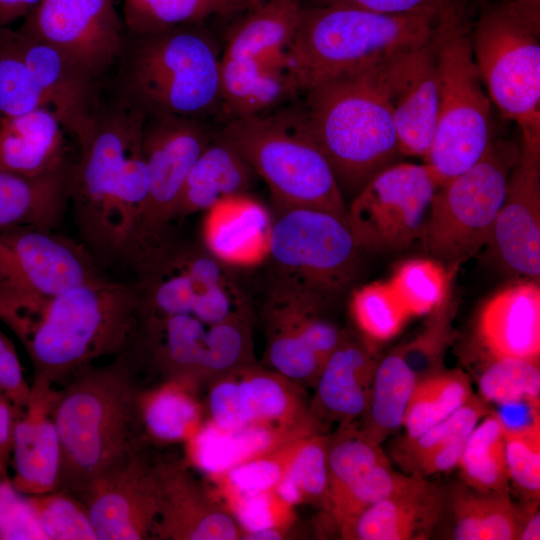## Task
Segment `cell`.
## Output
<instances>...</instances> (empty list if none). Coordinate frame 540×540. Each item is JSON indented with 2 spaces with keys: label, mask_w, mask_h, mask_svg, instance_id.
Instances as JSON below:
<instances>
[{
  "label": "cell",
  "mask_w": 540,
  "mask_h": 540,
  "mask_svg": "<svg viewBox=\"0 0 540 540\" xmlns=\"http://www.w3.org/2000/svg\"><path fill=\"white\" fill-rule=\"evenodd\" d=\"M362 252L348 223L332 213L299 207L276 210L269 279L326 303L356 280Z\"/></svg>",
  "instance_id": "cell-13"
},
{
  "label": "cell",
  "mask_w": 540,
  "mask_h": 540,
  "mask_svg": "<svg viewBox=\"0 0 540 540\" xmlns=\"http://www.w3.org/2000/svg\"><path fill=\"white\" fill-rule=\"evenodd\" d=\"M212 13V0H123L124 25L133 36L196 24Z\"/></svg>",
  "instance_id": "cell-44"
},
{
  "label": "cell",
  "mask_w": 540,
  "mask_h": 540,
  "mask_svg": "<svg viewBox=\"0 0 540 540\" xmlns=\"http://www.w3.org/2000/svg\"><path fill=\"white\" fill-rule=\"evenodd\" d=\"M246 539L252 540H275L281 539V533L278 528H267L258 530L255 532H250L246 535Z\"/></svg>",
  "instance_id": "cell-63"
},
{
  "label": "cell",
  "mask_w": 540,
  "mask_h": 540,
  "mask_svg": "<svg viewBox=\"0 0 540 540\" xmlns=\"http://www.w3.org/2000/svg\"><path fill=\"white\" fill-rule=\"evenodd\" d=\"M479 397L499 406L519 402L540 403L538 362L512 357H492L478 377Z\"/></svg>",
  "instance_id": "cell-39"
},
{
  "label": "cell",
  "mask_w": 540,
  "mask_h": 540,
  "mask_svg": "<svg viewBox=\"0 0 540 540\" xmlns=\"http://www.w3.org/2000/svg\"><path fill=\"white\" fill-rule=\"evenodd\" d=\"M489 246L510 272L540 277V145L520 140Z\"/></svg>",
  "instance_id": "cell-20"
},
{
  "label": "cell",
  "mask_w": 540,
  "mask_h": 540,
  "mask_svg": "<svg viewBox=\"0 0 540 540\" xmlns=\"http://www.w3.org/2000/svg\"><path fill=\"white\" fill-rule=\"evenodd\" d=\"M538 500H531L522 507V518L517 539L539 540L540 539V513Z\"/></svg>",
  "instance_id": "cell-59"
},
{
  "label": "cell",
  "mask_w": 540,
  "mask_h": 540,
  "mask_svg": "<svg viewBox=\"0 0 540 540\" xmlns=\"http://www.w3.org/2000/svg\"><path fill=\"white\" fill-rule=\"evenodd\" d=\"M137 366L127 350L109 364L79 370L56 390L52 416L61 449L56 490L77 496L137 452L142 424Z\"/></svg>",
  "instance_id": "cell-2"
},
{
  "label": "cell",
  "mask_w": 540,
  "mask_h": 540,
  "mask_svg": "<svg viewBox=\"0 0 540 540\" xmlns=\"http://www.w3.org/2000/svg\"><path fill=\"white\" fill-rule=\"evenodd\" d=\"M315 5L339 4L382 14L436 13L447 0H316ZM479 1V0H478Z\"/></svg>",
  "instance_id": "cell-56"
},
{
  "label": "cell",
  "mask_w": 540,
  "mask_h": 540,
  "mask_svg": "<svg viewBox=\"0 0 540 540\" xmlns=\"http://www.w3.org/2000/svg\"><path fill=\"white\" fill-rule=\"evenodd\" d=\"M20 410L0 391V478L10 480L12 440L15 420Z\"/></svg>",
  "instance_id": "cell-57"
},
{
  "label": "cell",
  "mask_w": 540,
  "mask_h": 540,
  "mask_svg": "<svg viewBox=\"0 0 540 540\" xmlns=\"http://www.w3.org/2000/svg\"><path fill=\"white\" fill-rule=\"evenodd\" d=\"M215 13H230L258 6L266 0H212Z\"/></svg>",
  "instance_id": "cell-62"
},
{
  "label": "cell",
  "mask_w": 540,
  "mask_h": 540,
  "mask_svg": "<svg viewBox=\"0 0 540 540\" xmlns=\"http://www.w3.org/2000/svg\"><path fill=\"white\" fill-rule=\"evenodd\" d=\"M192 25L127 39L117 99L144 116L196 119L219 103L221 57L210 36Z\"/></svg>",
  "instance_id": "cell-6"
},
{
  "label": "cell",
  "mask_w": 540,
  "mask_h": 540,
  "mask_svg": "<svg viewBox=\"0 0 540 540\" xmlns=\"http://www.w3.org/2000/svg\"><path fill=\"white\" fill-rule=\"evenodd\" d=\"M479 2L471 46L483 86L491 103L518 125L521 140L540 145V27L510 0Z\"/></svg>",
  "instance_id": "cell-11"
},
{
  "label": "cell",
  "mask_w": 540,
  "mask_h": 540,
  "mask_svg": "<svg viewBox=\"0 0 540 540\" xmlns=\"http://www.w3.org/2000/svg\"><path fill=\"white\" fill-rule=\"evenodd\" d=\"M13 42L43 91L50 109L66 132L83 147L94 127L99 107L96 80L54 46L20 30H10Z\"/></svg>",
  "instance_id": "cell-21"
},
{
  "label": "cell",
  "mask_w": 540,
  "mask_h": 540,
  "mask_svg": "<svg viewBox=\"0 0 540 540\" xmlns=\"http://www.w3.org/2000/svg\"><path fill=\"white\" fill-rule=\"evenodd\" d=\"M411 475L400 489L365 509L342 532L359 540H425L439 524L447 497L424 477Z\"/></svg>",
  "instance_id": "cell-23"
},
{
  "label": "cell",
  "mask_w": 540,
  "mask_h": 540,
  "mask_svg": "<svg viewBox=\"0 0 540 540\" xmlns=\"http://www.w3.org/2000/svg\"><path fill=\"white\" fill-rule=\"evenodd\" d=\"M491 409L473 395L448 418L414 438H402L394 449V458L409 474L426 477L452 470L458 465L466 441Z\"/></svg>",
  "instance_id": "cell-29"
},
{
  "label": "cell",
  "mask_w": 540,
  "mask_h": 540,
  "mask_svg": "<svg viewBox=\"0 0 540 540\" xmlns=\"http://www.w3.org/2000/svg\"><path fill=\"white\" fill-rule=\"evenodd\" d=\"M352 317L371 341L396 336L409 317L389 282H372L355 289L350 299Z\"/></svg>",
  "instance_id": "cell-41"
},
{
  "label": "cell",
  "mask_w": 540,
  "mask_h": 540,
  "mask_svg": "<svg viewBox=\"0 0 540 540\" xmlns=\"http://www.w3.org/2000/svg\"><path fill=\"white\" fill-rule=\"evenodd\" d=\"M238 388L249 425H270L290 419L293 400L278 378L253 374L238 381Z\"/></svg>",
  "instance_id": "cell-50"
},
{
  "label": "cell",
  "mask_w": 540,
  "mask_h": 540,
  "mask_svg": "<svg viewBox=\"0 0 540 540\" xmlns=\"http://www.w3.org/2000/svg\"><path fill=\"white\" fill-rule=\"evenodd\" d=\"M210 142L196 118L145 116L142 151L149 192L141 225V249L135 266L149 253L171 241L174 213L186 178ZM134 266V267H135Z\"/></svg>",
  "instance_id": "cell-15"
},
{
  "label": "cell",
  "mask_w": 540,
  "mask_h": 540,
  "mask_svg": "<svg viewBox=\"0 0 540 540\" xmlns=\"http://www.w3.org/2000/svg\"><path fill=\"white\" fill-rule=\"evenodd\" d=\"M379 360L371 340L343 334L319 374L318 398L323 408L343 421L364 415Z\"/></svg>",
  "instance_id": "cell-27"
},
{
  "label": "cell",
  "mask_w": 540,
  "mask_h": 540,
  "mask_svg": "<svg viewBox=\"0 0 540 540\" xmlns=\"http://www.w3.org/2000/svg\"><path fill=\"white\" fill-rule=\"evenodd\" d=\"M76 497L88 511L97 540H141L154 532L159 513L157 477L138 451Z\"/></svg>",
  "instance_id": "cell-19"
},
{
  "label": "cell",
  "mask_w": 540,
  "mask_h": 540,
  "mask_svg": "<svg viewBox=\"0 0 540 540\" xmlns=\"http://www.w3.org/2000/svg\"><path fill=\"white\" fill-rule=\"evenodd\" d=\"M410 316L429 314L450 292V271L432 258L400 264L388 281Z\"/></svg>",
  "instance_id": "cell-40"
},
{
  "label": "cell",
  "mask_w": 540,
  "mask_h": 540,
  "mask_svg": "<svg viewBox=\"0 0 540 540\" xmlns=\"http://www.w3.org/2000/svg\"><path fill=\"white\" fill-rule=\"evenodd\" d=\"M41 0H0V27L27 16Z\"/></svg>",
  "instance_id": "cell-60"
},
{
  "label": "cell",
  "mask_w": 540,
  "mask_h": 540,
  "mask_svg": "<svg viewBox=\"0 0 540 540\" xmlns=\"http://www.w3.org/2000/svg\"><path fill=\"white\" fill-rule=\"evenodd\" d=\"M27 498L46 540H97L88 511L75 495L54 490Z\"/></svg>",
  "instance_id": "cell-45"
},
{
  "label": "cell",
  "mask_w": 540,
  "mask_h": 540,
  "mask_svg": "<svg viewBox=\"0 0 540 540\" xmlns=\"http://www.w3.org/2000/svg\"><path fill=\"white\" fill-rule=\"evenodd\" d=\"M287 71L263 67L252 59L220 60V103L232 119L261 114L293 91Z\"/></svg>",
  "instance_id": "cell-32"
},
{
  "label": "cell",
  "mask_w": 540,
  "mask_h": 540,
  "mask_svg": "<svg viewBox=\"0 0 540 540\" xmlns=\"http://www.w3.org/2000/svg\"><path fill=\"white\" fill-rule=\"evenodd\" d=\"M290 432L263 424L235 430L210 424L192 436L190 453L204 471L222 474L239 463L285 445L286 440L292 439Z\"/></svg>",
  "instance_id": "cell-33"
},
{
  "label": "cell",
  "mask_w": 540,
  "mask_h": 540,
  "mask_svg": "<svg viewBox=\"0 0 540 540\" xmlns=\"http://www.w3.org/2000/svg\"><path fill=\"white\" fill-rule=\"evenodd\" d=\"M296 441L286 443L276 452L271 451L239 463L222 473L230 493L240 496L273 491L283 477Z\"/></svg>",
  "instance_id": "cell-51"
},
{
  "label": "cell",
  "mask_w": 540,
  "mask_h": 540,
  "mask_svg": "<svg viewBox=\"0 0 540 540\" xmlns=\"http://www.w3.org/2000/svg\"><path fill=\"white\" fill-rule=\"evenodd\" d=\"M173 382L151 393L141 392L139 398L141 423L151 436L167 442L189 438L199 418L191 395L176 380Z\"/></svg>",
  "instance_id": "cell-38"
},
{
  "label": "cell",
  "mask_w": 540,
  "mask_h": 540,
  "mask_svg": "<svg viewBox=\"0 0 540 540\" xmlns=\"http://www.w3.org/2000/svg\"><path fill=\"white\" fill-rule=\"evenodd\" d=\"M231 268L204 247L173 238L134 268L139 317L186 314L206 323L246 320L247 294Z\"/></svg>",
  "instance_id": "cell-12"
},
{
  "label": "cell",
  "mask_w": 540,
  "mask_h": 540,
  "mask_svg": "<svg viewBox=\"0 0 540 540\" xmlns=\"http://www.w3.org/2000/svg\"><path fill=\"white\" fill-rule=\"evenodd\" d=\"M248 346L246 322L206 323L186 314L139 317L130 351L150 355L179 376L196 370L222 371L236 365Z\"/></svg>",
  "instance_id": "cell-17"
},
{
  "label": "cell",
  "mask_w": 540,
  "mask_h": 540,
  "mask_svg": "<svg viewBox=\"0 0 540 540\" xmlns=\"http://www.w3.org/2000/svg\"><path fill=\"white\" fill-rule=\"evenodd\" d=\"M473 395L470 379L461 370H442L419 379L406 409L404 437L421 435L448 418Z\"/></svg>",
  "instance_id": "cell-37"
},
{
  "label": "cell",
  "mask_w": 540,
  "mask_h": 540,
  "mask_svg": "<svg viewBox=\"0 0 540 540\" xmlns=\"http://www.w3.org/2000/svg\"><path fill=\"white\" fill-rule=\"evenodd\" d=\"M410 478V474L394 470L389 460L384 461L371 468L328 503V507L343 531L365 509L400 489Z\"/></svg>",
  "instance_id": "cell-47"
},
{
  "label": "cell",
  "mask_w": 540,
  "mask_h": 540,
  "mask_svg": "<svg viewBox=\"0 0 540 540\" xmlns=\"http://www.w3.org/2000/svg\"><path fill=\"white\" fill-rule=\"evenodd\" d=\"M139 310L135 283L107 277L55 296L19 339L31 361L33 377L65 383L97 359L129 350Z\"/></svg>",
  "instance_id": "cell-3"
},
{
  "label": "cell",
  "mask_w": 540,
  "mask_h": 540,
  "mask_svg": "<svg viewBox=\"0 0 540 540\" xmlns=\"http://www.w3.org/2000/svg\"><path fill=\"white\" fill-rule=\"evenodd\" d=\"M210 411L213 424L224 430L249 426L238 388V381L226 380L217 384L210 393Z\"/></svg>",
  "instance_id": "cell-54"
},
{
  "label": "cell",
  "mask_w": 540,
  "mask_h": 540,
  "mask_svg": "<svg viewBox=\"0 0 540 540\" xmlns=\"http://www.w3.org/2000/svg\"><path fill=\"white\" fill-rule=\"evenodd\" d=\"M510 2L528 21L540 27V0H510Z\"/></svg>",
  "instance_id": "cell-61"
},
{
  "label": "cell",
  "mask_w": 540,
  "mask_h": 540,
  "mask_svg": "<svg viewBox=\"0 0 540 540\" xmlns=\"http://www.w3.org/2000/svg\"><path fill=\"white\" fill-rule=\"evenodd\" d=\"M145 116L116 99L98 107L79 159L70 164L69 203L80 242L99 263L134 267L149 192L142 151Z\"/></svg>",
  "instance_id": "cell-1"
},
{
  "label": "cell",
  "mask_w": 540,
  "mask_h": 540,
  "mask_svg": "<svg viewBox=\"0 0 540 540\" xmlns=\"http://www.w3.org/2000/svg\"><path fill=\"white\" fill-rule=\"evenodd\" d=\"M464 484L478 491L509 492L504 426L491 410L469 435L458 465Z\"/></svg>",
  "instance_id": "cell-36"
},
{
  "label": "cell",
  "mask_w": 540,
  "mask_h": 540,
  "mask_svg": "<svg viewBox=\"0 0 540 540\" xmlns=\"http://www.w3.org/2000/svg\"><path fill=\"white\" fill-rule=\"evenodd\" d=\"M504 439L509 480L527 501L539 500L540 421L518 428L504 427Z\"/></svg>",
  "instance_id": "cell-49"
},
{
  "label": "cell",
  "mask_w": 540,
  "mask_h": 540,
  "mask_svg": "<svg viewBox=\"0 0 540 540\" xmlns=\"http://www.w3.org/2000/svg\"><path fill=\"white\" fill-rule=\"evenodd\" d=\"M452 538L456 540H515L523 508L509 492L478 491L457 484L449 499Z\"/></svg>",
  "instance_id": "cell-31"
},
{
  "label": "cell",
  "mask_w": 540,
  "mask_h": 540,
  "mask_svg": "<svg viewBox=\"0 0 540 540\" xmlns=\"http://www.w3.org/2000/svg\"><path fill=\"white\" fill-rule=\"evenodd\" d=\"M102 277L80 241L38 227L0 229V320L18 339L55 296Z\"/></svg>",
  "instance_id": "cell-10"
},
{
  "label": "cell",
  "mask_w": 540,
  "mask_h": 540,
  "mask_svg": "<svg viewBox=\"0 0 540 540\" xmlns=\"http://www.w3.org/2000/svg\"><path fill=\"white\" fill-rule=\"evenodd\" d=\"M378 74L402 155L425 158L433 139L439 104L433 34L423 44L379 62Z\"/></svg>",
  "instance_id": "cell-18"
},
{
  "label": "cell",
  "mask_w": 540,
  "mask_h": 540,
  "mask_svg": "<svg viewBox=\"0 0 540 540\" xmlns=\"http://www.w3.org/2000/svg\"><path fill=\"white\" fill-rule=\"evenodd\" d=\"M271 492L234 496V510L238 521L248 533L278 528L284 519L280 511H284L287 504Z\"/></svg>",
  "instance_id": "cell-53"
},
{
  "label": "cell",
  "mask_w": 540,
  "mask_h": 540,
  "mask_svg": "<svg viewBox=\"0 0 540 540\" xmlns=\"http://www.w3.org/2000/svg\"><path fill=\"white\" fill-rule=\"evenodd\" d=\"M24 18L21 32L62 51L96 81L128 39L112 0H41Z\"/></svg>",
  "instance_id": "cell-16"
},
{
  "label": "cell",
  "mask_w": 540,
  "mask_h": 540,
  "mask_svg": "<svg viewBox=\"0 0 540 540\" xmlns=\"http://www.w3.org/2000/svg\"><path fill=\"white\" fill-rule=\"evenodd\" d=\"M471 31L466 0H447L433 32L439 104L424 158L438 187L473 165L493 137L491 101L474 62Z\"/></svg>",
  "instance_id": "cell-7"
},
{
  "label": "cell",
  "mask_w": 540,
  "mask_h": 540,
  "mask_svg": "<svg viewBox=\"0 0 540 540\" xmlns=\"http://www.w3.org/2000/svg\"><path fill=\"white\" fill-rule=\"evenodd\" d=\"M519 154L520 144L492 137L473 165L437 188L420 240L448 271L489 246Z\"/></svg>",
  "instance_id": "cell-9"
},
{
  "label": "cell",
  "mask_w": 540,
  "mask_h": 540,
  "mask_svg": "<svg viewBox=\"0 0 540 540\" xmlns=\"http://www.w3.org/2000/svg\"><path fill=\"white\" fill-rule=\"evenodd\" d=\"M436 13L382 14L339 4L303 8L287 49L294 90L314 86L419 46L433 34Z\"/></svg>",
  "instance_id": "cell-5"
},
{
  "label": "cell",
  "mask_w": 540,
  "mask_h": 540,
  "mask_svg": "<svg viewBox=\"0 0 540 540\" xmlns=\"http://www.w3.org/2000/svg\"><path fill=\"white\" fill-rule=\"evenodd\" d=\"M417 381L397 347L379 360L364 413L365 423L359 431L364 438L380 445L403 426Z\"/></svg>",
  "instance_id": "cell-35"
},
{
  "label": "cell",
  "mask_w": 540,
  "mask_h": 540,
  "mask_svg": "<svg viewBox=\"0 0 540 540\" xmlns=\"http://www.w3.org/2000/svg\"><path fill=\"white\" fill-rule=\"evenodd\" d=\"M43 377H33L27 401L14 424L10 476L13 487L26 496L56 490L61 449L52 416L56 389Z\"/></svg>",
  "instance_id": "cell-22"
},
{
  "label": "cell",
  "mask_w": 540,
  "mask_h": 540,
  "mask_svg": "<svg viewBox=\"0 0 540 540\" xmlns=\"http://www.w3.org/2000/svg\"><path fill=\"white\" fill-rule=\"evenodd\" d=\"M0 27V118L22 115L49 103L11 37Z\"/></svg>",
  "instance_id": "cell-42"
},
{
  "label": "cell",
  "mask_w": 540,
  "mask_h": 540,
  "mask_svg": "<svg viewBox=\"0 0 540 540\" xmlns=\"http://www.w3.org/2000/svg\"><path fill=\"white\" fill-rule=\"evenodd\" d=\"M254 170L225 139L210 140L191 168L178 200L174 222L205 212L226 196L248 192Z\"/></svg>",
  "instance_id": "cell-30"
},
{
  "label": "cell",
  "mask_w": 540,
  "mask_h": 540,
  "mask_svg": "<svg viewBox=\"0 0 540 540\" xmlns=\"http://www.w3.org/2000/svg\"><path fill=\"white\" fill-rule=\"evenodd\" d=\"M65 129L48 108L0 118V170L24 176L55 171L66 158Z\"/></svg>",
  "instance_id": "cell-26"
},
{
  "label": "cell",
  "mask_w": 540,
  "mask_h": 540,
  "mask_svg": "<svg viewBox=\"0 0 540 540\" xmlns=\"http://www.w3.org/2000/svg\"><path fill=\"white\" fill-rule=\"evenodd\" d=\"M238 531L234 521L220 512L205 513L189 534L191 540H231Z\"/></svg>",
  "instance_id": "cell-58"
},
{
  "label": "cell",
  "mask_w": 540,
  "mask_h": 540,
  "mask_svg": "<svg viewBox=\"0 0 540 540\" xmlns=\"http://www.w3.org/2000/svg\"><path fill=\"white\" fill-rule=\"evenodd\" d=\"M70 164L38 176L0 170V229L54 230L69 203Z\"/></svg>",
  "instance_id": "cell-28"
},
{
  "label": "cell",
  "mask_w": 540,
  "mask_h": 540,
  "mask_svg": "<svg viewBox=\"0 0 540 540\" xmlns=\"http://www.w3.org/2000/svg\"><path fill=\"white\" fill-rule=\"evenodd\" d=\"M387 460L380 445L372 444L360 432L340 437L328 448L327 503L336 499L371 468Z\"/></svg>",
  "instance_id": "cell-46"
},
{
  "label": "cell",
  "mask_w": 540,
  "mask_h": 540,
  "mask_svg": "<svg viewBox=\"0 0 540 540\" xmlns=\"http://www.w3.org/2000/svg\"><path fill=\"white\" fill-rule=\"evenodd\" d=\"M219 136L264 179L276 210L312 208L347 222L341 188L304 113L231 119Z\"/></svg>",
  "instance_id": "cell-8"
},
{
  "label": "cell",
  "mask_w": 540,
  "mask_h": 540,
  "mask_svg": "<svg viewBox=\"0 0 540 540\" xmlns=\"http://www.w3.org/2000/svg\"><path fill=\"white\" fill-rule=\"evenodd\" d=\"M437 188L425 164L395 162L375 174L347 206V223L361 250L394 253L421 239Z\"/></svg>",
  "instance_id": "cell-14"
},
{
  "label": "cell",
  "mask_w": 540,
  "mask_h": 540,
  "mask_svg": "<svg viewBox=\"0 0 540 540\" xmlns=\"http://www.w3.org/2000/svg\"><path fill=\"white\" fill-rule=\"evenodd\" d=\"M30 384L12 341L0 329V391L21 410L25 405Z\"/></svg>",
  "instance_id": "cell-55"
},
{
  "label": "cell",
  "mask_w": 540,
  "mask_h": 540,
  "mask_svg": "<svg viewBox=\"0 0 540 540\" xmlns=\"http://www.w3.org/2000/svg\"><path fill=\"white\" fill-rule=\"evenodd\" d=\"M273 215L248 192L226 196L205 211L203 247L230 267H251L268 257Z\"/></svg>",
  "instance_id": "cell-24"
},
{
  "label": "cell",
  "mask_w": 540,
  "mask_h": 540,
  "mask_svg": "<svg viewBox=\"0 0 540 540\" xmlns=\"http://www.w3.org/2000/svg\"><path fill=\"white\" fill-rule=\"evenodd\" d=\"M378 63L306 91L304 114L311 134L341 191L354 195L402 155Z\"/></svg>",
  "instance_id": "cell-4"
},
{
  "label": "cell",
  "mask_w": 540,
  "mask_h": 540,
  "mask_svg": "<svg viewBox=\"0 0 540 540\" xmlns=\"http://www.w3.org/2000/svg\"><path fill=\"white\" fill-rule=\"evenodd\" d=\"M455 302L451 292L432 310L423 329L411 340L397 346L417 379L442 371L445 353L456 338L453 328Z\"/></svg>",
  "instance_id": "cell-43"
},
{
  "label": "cell",
  "mask_w": 540,
  "mask_h": 540,
  "mask_svg": "<svg viewBox=\"0 0 540 540\" xmlns=\"http://www.w3.org/2000/svg\"><path fill=\"white\" fill-rule=\"evenodd\" d=\"M303 8L298 0H266L230 32L222 58L257 59L291 44Z\"/></svg>",
  "instance_id": "cell-34"
},
{
  "label": "cell",
  "mask_w": 540,
  "mask_h": 540,
  "mask_svg": "<svg viewBox=\"0 0 540 540\" xmlns=\"http://www.w3.org/2000/svg\"><path fill=\"white\" fill-rule=\"evenodd\" d=\"M477 328L491 357L539 363V282L524 279L497 292L482 307Z\"/></svg>",
  "instance_id": "cell-25"
},
{
  "label": "cell",
  "mask_w": 540,
  "mask_h": 540,
  "mask_svg": "<svg viewBox=\"0 0 540 540\" xmlns=\"http://www.w3.org/2000/svg\"><path fill=\"white\" fill-rule=\"evenodd\" d=\"M328 444L324 437L306 435L297 439L283 477L305 498L325 497L328 486Z\"/></svg>",
  "instance_id": "cell-52"
},
{
  "label": "cell",
  "mask_w": 540,
  "mask_h": 540,
  "mask_svg": "<svg viewBox=\"0 0 540 540\" xmlns=\"http://www.w3.org/2000/svg\"><path fill=\"white\" fill-rule=\"evenodd\" d=\"M273 332L268 347L270 364L285 377L305 379L320 374L321 357L278 314L266 310Z\"/></svg>",
  "instance_id": "cell-48"
}]
</instances>
